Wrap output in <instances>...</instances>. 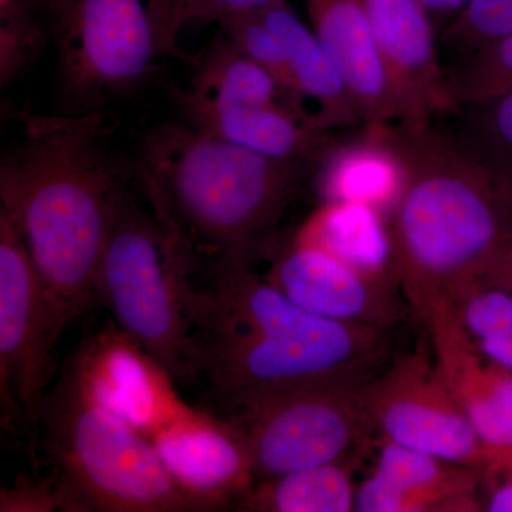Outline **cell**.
Listing matches in <instances>:
<instances>
[{"mask_svg": "<svg viewBox=\"0 0 512 512\" xmlns=\"http://www.w3.org/2000/svg\"><path fill=\"white\" fill-rule=\"evenodd\" d=\"M478 468L380 440L375 467L356 487L357 512H481Z\"/></svg>", "mask_w": 512, "mask_h": 512, "instance_id": "15", "label": "cell"}, {"mask_svg": "<svg viewBox=\"0 0 512 512\" xmlns=\"http://www.w3.org/2000/svg\"><path fill=\"white\" fill-rule=\"evenodd\" d=\"M284 46L296 92L313 103L316 120L328 130L365 126L359 101L338 64L312 28L299 19L288 0L259 10Z\"/></svg>", "mask_w": 512, "mask_h": 512, "instance_id": "19", "label": "cell"}, {"mask_svg": "<svg viewBox=\"0 0 512 512\" xmlns=\"http://www.w3.org/2000/svg\"><path fill=\"white\" fill-rule=\"evenodd\" d=\"M370 377L289 387L228 410L227 419L247 446L256 483L325 464L352 463L373 434L360 404V390Z\"/></svg>", "mask_w": 512, "mask_h": 512, "instance_id": "7", "label": "cell"}, {"mask_svg": "<svg viewBox=\"0 0 512 512\" xmlns=\"http://www.w3.org/2000/svg\"><path fill=\"white\" fill-rule=\"evenodd\" d=\"M360 404L380 440L480 470L488 447L464 416L436 357L426 349L394 359L362 386Z\"/></svg>", "mask_w": 512, "mask_h": 512, "instance_id": "10", "label": "cell"}, {"mask_svg": "<svg viewBox=\"0 0 512 512\" xmlns=\"http://www.w3.org/2000/svg\"><path fill=\"white\" fill-rule=\"evenodd\" d=\"M309 167L167 121L147 131L131 174L194 271L254 265L271 252Z\"/></svg>", "mask_w": 512, "mask_h": 512, "instance_id": "3", "label": "cell"}, {"mask_svg": "<svg viewBox=\"0 0 512 512\" xmlns=\"http://www.w3.org/2000/svg\"><path fill=\"white\" fill-rule=\"evenodd\" d=\"M183 296L192 375L225 412L289 387L375 376L389 352L386 329L313 315L252 265L184 272Z\"/></svg>", "mask_w": 512, "mask_h": 512, "instance_id": "1", "label": "cell"}, {"mask_svg": "<svg viewBox=\"0 0 512 512\" xmlns=\"http://www.w3.org/2000/svg\"><path fill=\"white\" fill-rule=\"evenodd\" d=\"M511 35L512 0H468L466 8L444 30L441 40L461 60Z\"/></svg>", "mask_w": 512, "mask_h": 512, "instance_id": "28", "label": "cell"}, {"mask_svg": "<svg viewBox=\"0 0 512 512\" xmlns=\"http://www.w3.org/2000/svg\"><path fill=\"white\" fill-rule=\"evenodd\" d=\"M265 276L305 311L320 318L389 329L410 311L397 286L377 281L319 249L289 239L271 249Z\"/></svg>", "mask_w": 512, "mask_h": 512, "instance_id": "11", "label": "cell"}, {"mask_svg": "<svg viewBox=\"0 0 512 512\" xmlns=\"http://www.w3.org/2000/svg\"><path fill=\"white\" fill-rule=\"evenodd\" d=\"M454 399L487 447L512 448V372L484 356L448 301L423 319Z\"/></svg>", "mask_w": 512, "mask_h": 512, "instance_id": "16", "label": "cell"}, {"mask_svg": "<svg viewBox=\"0 0 512 512\" xmlns=\"http://www.w3.org/2000/svg\"><path fill=\"white\" fill-rule=\"evenodd\" d=\"M94 291L117 328L146 350L174 382L194 380L183 254L154 212L146 210L127 185L117 202Z\"/></svg>", "mask_w": 512, "mask_h": 512, "instance_id": "6", "label": "cell"}, {"mask_svg": "<svg viewBox=\"0 0 512 512\" xmlns=\"http://www.w3.org/2000/svg\"><path fill=\"white\" fill-rule=\"evenodd\" d=\"M69 113L103 110L133 92L161 55L147 0H46Z\"/></svg>", "mask_w": 512, "mask_h": 512, "instance_id": "8", "label": "cell"}, {"mask_svg": "<svg viewBox=\"0 0 512 512\" xmlns=\"http://www.w3.org/2000/svg\"><path fill=\"white\" fill-rule=\"evenodd\" d=\"M387 136L406 167L389 217L400 291L423 322L477 285L511 241L512 188L433 124L394 123Z\"/></svg>", "mask_w": 512, "mask_h": 512, "instance_id": "4", "label": "cell"}, {"mask_svg": "<svg viewBox=\"0 0 512 512\" xmlns=\"http://www.w3.org/2000/svg\"><path fill=\"white\" fill-rule=\"evenodd\" d=\"M450 303L477 349L512 372V295L474 285Z\"/></svg>", "mask_w": 512, "mask_h": 512, "instance_id": "25", "label": "cell"}, {"mask_svg": "<svg viewBox=\"0 0 512 512\" xmlns=\"http://www.w3.org/2000/svg\"><path fill=\"white\" fill-rule=\"evenodd\" d=\"M281 0H184L180 12L181 32L190 25L218 23L228 16L254 12Z\"/></svg>", "mask_w": 512, "mask_h": 512, "instance_id": "31", "label": "cell"}, {"mask_svg": "<svg viewBox=\"0 0 512 512\" xmlns=\"http://www.w3.org/2000/svg\"><path fill=\"white\" fill-rule=\"evenodd\" d=\"M22 117V137L0 163V212L72 323L97 301L94 282L126 171L109 150V111Z\"/></svg>", "mask_w": 512, "mask_h": 512, "instance_id": "2", "label": "cell"}, {"mask_svg": "<svg viewBox=\"0 0 512 512\" xmlns=\"http://www.w3.org/2000/svg\"><path fill=\"white\" fill-rule=\"evenodd\" d=\"M453 137L487 170L512 188V90L458 106Z\"/></svg>", "mask_w": 512, "mask_h": 512, "instance_id": "24", "label": "cell"}, {"mask_svg": "<svg viewBox=\"0 0 512 512\" xmlns=\"http://www.w3.org/2000/svg\"><path fill=\"white\" fill-rule=\"evenodd\" d=\"M37 429L66 511H211L174 480L146 436L94 396L72 359L47 392Z\"/></svg>", "mask_w": 512, "mask_h": 512, "instance_id": "5", "label": "cell"}, {"mask_svg": "<svg viewBox=\"0 0 512 512\" xmlns=\"http://www.w3.org/2000/svg\"><path fill=\"white\" fill-rule=\"evenodd\" d=\"M148 440L174 480L211 511L234 510L256 483L245 441L228 419L188 407Z\"/></svg>", "mask_w": 512, "mask_h": 512, "instance_id": "13", "label": "cell"}, {"mask_svg": "<svg viewBox=\"0 0 512 512\" xmlns=\"http://www.w3.org/2000/svg\"><path fill=\"white\" fill-rule=\"evenodd\" d=\"M72 360L94 396L147 439L188 409L173 377L117 326L84 338Z\"/></svg>", "mask_w": 512, "mask_h": 512, "instance_id": "14", "label": "cell"}, {"mask_svg": "<svg viewBox=\"0 0 512 512\" xmlns=\"http://www.w3.org/2000/svg\"><path fill=\"white\" fill-rule=\"evenodd\" d=\"M477 285L491 286L512 295V239L495 256Z\"/></svg>", "mask_w": 512, "mask_h": 512, "instance_id": "34", "label": "cell"}, {"mask_svg": "<svg viewBox=\"0 0 512 512\" xmlns=\"http://www.w3.org/2000/svg\"><path fill=\"white\" fill-rule=\"evenodd\" d=\"M467 2L468 0H421L434 22L444 19L450 20V23L466 8Z\"/></svg>", "mask_w": 512, "mask_h": 512, "instance_id": "35", "label": "cell"}, {"mask_svg": "<svg viewBox=\"0 0 512 512\" xmlns=\"http://www.w3.org/2000/svg\"><path fill=\"white\" fill-rule=\"evenodd\" d=\"M70 320L37 272L18 229L0 212V396L3 417L33 429L55 373V350Z\"/></svg>", "mask_w": 512, "mask_h": 512, "instance_id": "9", "label": "cell"}, {"mask_svg": "<svg viewBox=\"0 0 512 512\" xmlns=\"http://www.w3.org/2000/svg\"><path fill=\"white\" fill-rule=\"evenodd\" d=\"M2 512H55L66 511V503L56 477L19 481L13 487L0 491Z\"/></svg>", "mask_w": 512, "mask_h": 512, "instance_id": "29", "label": "cell"}, {"mask_svg": "<svg viewBox=\"0 0 512 512\" xmlns=\"http://www.w3.org/2000/svg\"><path fill=\"white\" fill-rule=\"evenodd\" d=\"M291 239L400 288L389 217L375 208L355 202L323 201Z\"/></svg>", "mask_w": 512, "mask_h": 512, "instance_id": "21", "label": "cell"}, {"mask_svg": "<svg viewBox=\"0 0 512 512\" xmlns=\"http://www.w3.org/2000/svg\"><path fill=\"white\" fill-rule=\"evenodd\" d=\"M39 0H0V35L26 43H40L45 32L37 20Z\"/></svg>", "mask_w": 512, "mask_h": 512, "instance_id": "32", "label": "cell"}, {"mask_svg": "<svg viewBox=\"0 0 512 512\" xmlns=\"http://www.w3.org/2000/svg\"><path fill=\"white\" fill-rule=\"evenodd\" d=\"M185 123L234 146L279 161L318 165L336 143L332 130L285 104L227 106L173 89Z\"/></svg>", "mask_w": 512, "mask_h": 512, "instance_id": "17", "label": "cell"}, {"mask_svg": "<svg viewBox=\"0 0 512 512\" xmlns=\"http://www.w3.org/2000/svg\"><path fill=\"white\" fill-rule=\"evenodd\" d=\"M188 90L212 103L227 106L285 104L311 116L296 109L275 77L232 45L221 30L195 62L194 77Z\"/></svg>", "mask_w": 512, "mask_h": 512, "instance_id": "22", "label": "cell"}, {"mask_svg": "<svg viewBox=\"0 0 512 512\" xmlns=\"http://www.w3.org/2000/svg\"><path fill=\"white\" fill-rule=\"evenodd\" d=\"M217 25L232 45L237 46L245 56L275 77L296 109L315 116L296 92L284 46L274 30L269 28L268 23L262 18L259 10L228 16Z\"/></svg>", "mask_w": 512, "mask_h": 512, "instance_id": "26", "label": "cell"}, {"mask_svg": "<svg viewBox=\"0 0 512 512\" xmlns=\"http://www.w3.org/2000/svg\"><path fill=\"white\" fill-rule=\"evenodd\" d=\"M309 22L359 101L365 128L399 121L396 99L363 0H305Z\"/></svg>", "mask_w": 512, "mask_h": 512, "instance_id": "18", "label": "cell"}, {"mask_svg": "<svg viewBox=\"0 0 512 512\" xmlns=\"http://www.w3.org/2000/svg\"><path fill=\"white\" fill-rule=\"evenodd\" d=\"M46 0H39V6L40 8H43V5H45Z\"/></svg>", "mask_w": 512, "mask_h": 512, "instance_id": "36", "label": "cell"}, {"mask_svg": "<svg viewBox=\"0 0 512 512\" xmlns=\"http://www.w3.org/2000/svg\"><path fill=\"white\" fill-rule=\"evenodd\" d=\"M396 99L399 121L426 126L457 110L436 26L421 0H363Z\"/></svg>", "mask_w": 512, "mask_h": 512, "instance_id": "12", "label": "cell"}, {"mask_svg": "<svg viewBox=\"0 0 512 512\" xmlns=\"http://www.w3.org/2000/svg\"><path fill=\"white\" fill-rule=\"evenodd\" d=\"M356 487L350 464H325L258 481L235 511L352 512Z\"/></svg>", "mask_w": 512, "mask_h": 512, "instance_id": "23", "label": "cell"}, {"mask_svg": "<svg viewBox=\"0 0 512 512\" xmlns=\"http://www.w3.org/2000/svg\"><path fill=\"white\" fill-rule=\"evenodd\" d=\"M184 0H147L158 37L161 55L177 56L180 39V12Z\"/></svg>", "mask_w": 512, "mask_h": 512, "instance_id": "33", "label": "cell"}, {"mask_svg": "<svg viewBox=\"0 0 512 512\" xmlns=\"http://www.w3.org/2000/svg\"><path fill=\"white\" fill-rule=\"evenodd\" d=\"M480 471L484 511L512 512V448L488 447Z\"/></svg>", "mask_w": 512, "mask_h": 512, "instance_id": "30", "label": "cell"}, {"mask_svg": "<svg viewBox=\"0 0 512 512\" xmlns=\"http://www.w3.org/2000/svg\"><path fill=\"white\" fill-rule=\"evenodd\" d=\"M450 76L457 107L512 90V35L464 57Z\"/></svg>", "mask_w": 512, "mask_h": 512, "instance_id": "27", "label": "cell"}, {"mask_svg": "<svg viewBox=\"0 0 512 512\" xmlns=\"http://www.w3.org/2000/svg\"><path fill=\"white\" fill-rule=\"evenodd\" d=\"M389 127H362L359 136L329 148L316 174L323 201L355 202L390 217L406 187V167L387 136Z\"/></svg>", "mask_w": 512, "mask_h": 512, "instance_id": "20", "label": "cell"}]
</instances>
